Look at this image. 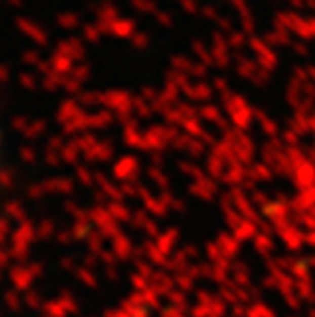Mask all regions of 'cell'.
<instances>
[{"label":"cell","instance_id":"cell-1","mask_svg":"<svg viewBox=\"0 0 315 317\" xmlns=\"http://www.w3.org/2000/svg\"><path fill=\"white\" fill-rule=\"evenodd\" d=\"M0 155H3V133H0Z\"/></svg>","mask_w":315,"mask_h":317}]
</instances>
